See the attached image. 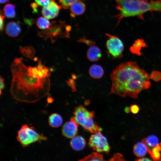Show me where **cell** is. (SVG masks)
<instances>
[{"instance_id":"cell-1","label":"cell","mask_w":161,"mask_h":161,"mask_svg":"<svg viewBox=\"0 0 161 161\" xmlns=\"http://www.w3.org/2000/svg\"><path fill=\"white\" fill-rule=\"evenodd\" d=\"M28 68L22 61L18 63L13 61L12 63L10 92L17 100L33 103L48 94L50 89V80L49 77L40 79L30 75Z\"/></svg>"},{"instance_id":"cell-2","label":"cell","mask_w":161,"mask_h":161,"mask_svg":"<svg viewBox=\"0 0 161 161\" xmlns=\"http://www.w3.org/2000/svg\"><path fill=\"white\" fill-rule=\"evenodd\" d=\"M112 81L110 94L137 98L143 90L149 88L150 77L136 63L128 61L120 64L110 75Z\"/></svg>"},{"instance_id":"cell-3","label":"cell","mask_w":161,"mask_h":161,"mask_svg":"<svg viewBox=\"0 0 161 161\" xmlns=\"http://www.w3.org/2000/svg\"><path fill=\"white\" fill-rule=\"evenodd\" d=\"M116 8L119 13L115 16L118 18V25L126 17L137 16L144 19L143 15L148 11H160L161 4L160 0H115Z\"/></svg>"},{"instance_id":"cell-4","label":"cell","mask_w":161,"mask_h":161,"mask_svg":"<svg viewBox=\"0 0 161 161\" xmlns=\"http://www.w3.org/2000/svg\"><path fill=\"white\" fill-rule=\"evenodd\" d=\"M94 114L93 111H89L80 106L75 109L72 117L85 129L94 134L101 131V128L94 120Z\"/></svg>"},{"instance_id":"cell-5","label":"cell","mask_w":161,"mask_h":161,"mask_svg":"<svg viewBox=\"0 0 161 161\" xmlns=\"http://www.w3.org/2000/svg\"><path fill=\"white\" fill-rule=\"evenodd\" d=\"M70 29L71 27L66 25L64 22L53 21L48 28L39 32L38 35L45 40L50 38L53 43L58 38H69Z\"/></svg>"},{"instance_id":"cell-6","label":"cell","mask_w":161,"mask_h":161,"mask_svg":"<svg viewBox=\"0 0 161 161\" xmlns=\"http://www.w3.org/2000/svg\"><path fill=\"white\" fill-rule=\"evenodd\" d=\"M47 139V137L36 132L34 127L27 124L22 125L17 132V140L24 148Z\"/></svg>"},{"instance_id":"cell-7","label":"cell","mask_w":161,"mask_h":161,"mask_svg":"<svg viewBox=\"0 0 161 161\" xmlns=\"http://www.w3.org/2000/svg\"><path fill=\"white\" fill-rule=\"evenodd\" d=\"M106 35L108 37L106 44L108 54L113 58H121L124 49L122 41L117 36L108 33Z\"/></svg>"},{"instance_id":"cell-8","label":"cell","mask_w":161,"mask_h":161,"mask_svg":"<svg viewBox=\"0 0 161 161\" xmlns=\"http://www.w3.org/2000/svg\"><path fill=\"white\" fill-rule=\"evenodd\" d=\"M89 145L94 151L98 152L109 154L110 148L107 139L99 131L94 133L90 137Z\"/></svg>"},{"instance_id":"cell-9","label":"cell","mask_w":161,"mask_h":161,"mask_svg":"<svg viewBox=\"0 0 161 161\" xmlns=\"http://www.w3.org/2000/svg\"><path fill=\"white\" fill-rule=\"evenodd\" d=\"M61 8V6L58 4L55 0H51L48 4L43 6L41 13L44 17L48 19H53L58 15Z\"/></svg>"},{"instance_id":"cell-10","label":"cell","mask_w":161,"mask_h":161,"mask_svg":"<svg viewBox=\"0 0 161 161\" xmlns=\"http://www.w3.org/2000/svg\"><path fill=\"white\" fill-rule=\"evenodd\" d=\"M78 125L72 117L69 121L66 122L63 126L62 135L68 138H72L74 137L77 133Z\"/></svg>"},{"instance_id":"cell-11","label":"cell","mask_w":161,"mask_h":161,"mask_svg":"<svg viewBox=\"0 0 161 161\" xmlns=\"http://www.w3.org/2000/svg\"><path fill=\"white\" fill-rule=\"evenodd\" d=\"M86 5L82 1H78L73 3L70 6V16L72 17L81 15L86 10Z\"/></svg>"},{"instance_id":"cell-12","label":"cell","mask_w":161,"mask_h":161,"mask_svg":"<svg viewBox=\"0 0 161 161\" xmlns=\"http://www.w3.org/2000/svg\"><path fill=\"white\" fill-rule=\"evenodd\" d=\"M5 30L7 35L11 37L18 36L21 30L20 25L16 22L13 21L8 23L6 26Z\"/></svg>"},{"instance_id":"cell-13","label":"cell","mask_w":161,"mask_h":161,"mask_svg":"<svg viewBox=\"0 0 161 161\" xmlns=\"http://www.w3.org/2000/svg\"><path fill=\"white\" fill-rule=\"evenodd\" d=\"M95 45L90 46L86 54L87 58L89 61L92 62L98 61L101 58L102 55L100 49Z\"/></svg>"},{"instance_id":"cell-14","label":"cell","mask_w":161,"mask_h":161,"mask_svg":"<svg viewBox=\"0 0 161 161\" xmlns=\"http://www.w3.org/2000/svg\"><path fill=\"white\" fill-rule=\"evenodd\" d=\"M86 144L85 139L80 136H75L72 138L70 141L71 147L76 151H80L83 149Z\"/></svg>"},{"instance_id":"cell-15","label":"cell","mask_w":161,"mask_h":161,"mask_svg":"<svg viewBox=\"0 0 161 161\" xmlns=\"http://www.w3.org/2000/svg\"><path fill=\"white\" fill-rule=\"evenodd\" d=\"M147 46L146 43L143 39H138L134 41L129 50L132 53L140 55L141 54V51L142 48Z\"/></svg>"},{"instance_id":"cell-16","label":"cell","mask_w":161,"mask_h":161,"mask_svg":"<svg viewBox=\"0 0 161 161\" xmlns=\"http://www.w3.org/2000/svg\"><path fill=\"white\" fill-rule=\"evenodd\" d=\"M133 152L136 156L138 157H142L148 152V148L143 142H139L134 145Z\"/></svg>"},{"instance_id":"cell-17","label":"cell","mask_w":161,"mask_h":161,"mask_svg":"<svg viewBox=\"0 0 161 161\" xmlns=\"http://www.w3.org/2000/svg\"><path fill=\"white\" fill-rule=\"evenodd\" d=\"M89 73L92 78L96 79H99L103 77L104 74V70L100 66L95 64L90 67Z\"/></svg>"},{"instance_id":"cell-18","label":"cell","mask_w":161,"mask_h":161,"mask_svg":"<svg viewBox=\"0 0 161 161\" xmlns=\"http://www.w3.org/2000/svg\"><path fill=\"white\" fill-rule=\"evenodd\" d=\"M63 119L59 114L54 113L51 114L48 118V123L49 125L54 128H58L63 123Z\"/></svg>"},{"instance_id":"cell-19","label":"cell","mask_w":161,"mask_h":161,"mask_svg":"<svg viewBox=\"0 0 161 161\" xmlns=\"http://www.w3.org/2000/svg\"><path fill=\"white\" fill-rule=\"evenodd\" d=\"M142 141L146 145L149 149H151L159 144L158 138L154 135L150 136L143 139Z\"/></svg>"},{"instance_id":"cell-20","label":"cell","mask_w":161,"mask_h":161,"mask_svg":"<svg viewBox=\"0 0 161 161\" xmlns=\"http://www.w3.org/2000/svg\"><path fill=\"white\" fill-rule=\"evenodd\" d=\"M161 144H159L151 149L148 148V153L154 160H160L161 157Z\"/></svg>"},{"instance_id":"cell-21","label":"cell","mask_w":161,"mask_h":161,"mask_svg":"<svg viewBox=\"0 0 161 161\" xmlns=\"http://www.w3.org/2000/svg\"><path fill=\"white\" fill-rule=\"evenodd\" d=\"M3 10L4 16L7 18H12L16 16L15 6L13 4H6L4 6Z\"/></svg>"},{"instance_id":"cell-22","label":"cell","mask_w":161,"mask_h":161,"mask_svg":"<svg viewBox=\"0 0 161 161\" xmlns=\"http://www.w3.org/2000/svg\"><path fill=\"white\" fill-rule=\"evenodd\" d=\"M19 50L24 56L30 59L32 58L35 52L34 48L31 46L21 47Z\"/></svg>"},{"instance_id":"cell-23","label":"cell","mask_w":161,"mask_h":161,"mask_svg":"<svg viewBox=\"0 0 161 161\" xmlns=\"http://www.w3.org/2000/svg\"><path fill=\"white\" fill-rule=\"evenodd\" d=\"M51 23L47 18L43 17H39L37 20L36 25L40 29L46 30L50 26Z\"/></svg>"},{"instance_id":"cell-24","label":"cell","mask_w":161,"mask_h":161,"mask_svg":"<svg viewBox=\"0 0 161 161\" xmlns=\"http://www.w3.org/2000/svg\"><path fill=\"white\" fill-rule=\"evenodd\" d=\"M103 156L97 152H93L85 157L80 160L81 161H103Z\"/></svg>"},{"instance_id":"cell-25","label":"cell","mask_w":161,"mask_h":161,"mask_svg":"<svg viewBox=\"0 0 161 161\" xmlns=\"http://www.w3.org/2000/svg\"><path fill=\"white\" fill-rule=\"evenodd\" d=\"M86 0H58L61 7L64 9H68L74 2L78 1Z\"/></svg>"},{"instance_id":"cell-26","label":"cell","mask_w":161,"mask_h":161,"mask_svg":"<svg viewBox=\"0 0 161 161\" xmlns=\"http://www.w3.org/2000/svg\"><path fill=\"white\" fill-rule=\"evenodd\" d=\"M150 78L156 81H159L161 80V73L158 71H154L151 73Z\"/></svg>"},{"instance_id":"cell-27","label":"cell","mask_w":161,"mask_h":161,"mask_svg":"<svg viewBox=\"0 0 161 161\" xmlns=\"http://www.w3.org/2000/svg\"><path fill=\"white\" fill-rule=\"evenodd\" d=\"M38 69L37 67H32L29 66L28 68V71L30 75L33 76L35 78H37Z\"/></svg>"},{"instance_id":"cell-28","label":"cell","mask_w":161,"mask_h":161,"mask_svg":"<svg viewBox=\"0 0 161 161\" xmlns=\"http://www.w3.org/2000/svg\"><path fill=\"white\" fill-rule=\"evenodd\" d=\"M78 42L85 43L89 46L95 44V42L93 41L92 40L87 39L84 37L80 38L78 41Z\"/></svg>"},{"instance_id":"cell-29","label":"cell","mask_w":161,"mask_h":161,"mask_svg":"<svg viewBox=\"0 0 161 161\" xmlns=\"http://www.w3.org/2000/svg\"><path fill=\"white\" fill-rule=\"evenodd\" d=\"M41 70L43 74L44 78L49 77L50 76V71L49 68L44 66L43 68Z\"/></svg>"},{"instance_id":"cell-30","label":"cell","mask_w":161,"mask_h":161,"mask_svg":"<svg viewBox=\"0 0 161 161\" xmlns=\"http://www.w3.org/2000/svg\"><path fill=\"white\" fill-rule=\"evenodd\" d=\"M130 108L131 111L133 114H137L138 113L140 109L139 106L136 104L131 105Z\"/></svg>"},{"instance_id":"cell-31","label":"cell","mask_w":161,"mask_h":161,"mask_svg":"<svg viewBox=\"0 0 161 161\" xmlns=\"http://www.w3.org/2000/svg\"><path fill=\"white\" fill-rule=\"evenodd\" d=\"M51 0H35L36 3L39 5L45 6L48 4Z\"/></svg>"},{"instance_id":"cell-32","label":"cell","mask_w":161,"mask_h":161,"mask_svg":"<svg viewBox=\"0 0 161 161\" xmlns=\"http://www.w3.org/2000/svg\"><path fill=\"white\" fill-rule=\"evenodd\" d=\"M0 95L2 94V91L5 87V81L4 79L1 75L0 77Z\"/></svg>"},{"instance_id":"cell-33","label":"cell","mask_w":161,"mask_h":161,"mask_svg":"<svg viewBox=\"0 0 161 161\" xmlns=\"http://www.w3.org/2000/svg\"><path fill=\"white\" fill-rule=\"evenodd\" d=\"M4 16L2 13L1 10L0 12V30H3L4 28Z\"/></svg>"},{"instance_id":"cell-34","label":"cell","mask_w":161,"mask_h":161,"mask_svg":"<svg viewBox=\"0 0 161 161\" xmlns=\"http://www.w3.org/2000/svg\"><path fill=\"white\" fill-rule=\"evenodd\" d=\"M38 4L35 3H33L31 4V6L33 10V12L37 13V8L38 7Z\"/></svg>"},{"instance_id":"cell-35","label":"cell","mask_w":161,"mask_h":161,"mask_svg":"<svg viewBox=\"0 0 161 161\" xmlns=\"http://www.w3.org/2000/svg\"><path fill=\"white\" fill-rule=\"evenodd\" d=\"M112 159H118V160H124L123 159V156H122V155L120 154H117L114 156L112 158Z\"/></svg>"},{"instance_id":"cell-36","label":"cell","mask_w":161,"mask_h":161,"mask_svg":"<svg viewBox=\"0 0 161 161\" xmlns=\"http://www.w3.org/2000/svg\"><path fill=\"white\" fill-rule=\"evenodd\" d=\"M37 77L38 78L40 79L44 78L43 74L40 69H38Z\"/></svg>"},{"instance_id":"cell-37","label":"cell","mask_w":161,"mask_h":161,"mask_svg":"<svg viewBox=\"0 0 161 161\" xmlns=\"http://www.w3.org/2000/svg\"><path fill=\"white\" fill-rule=\"evenodd\" d=\"M44 66V65L42 64L41 59L38 61L37 68L38 69L41 70L43 68Z\"/></svg>"},{"instance_id":"cell-38","label":"cell","mask_w":161,"mask_h":161,"mask_svg":"<svg viewBox=\"0 0 161 161\" xmlns=\"http://www.w3.org/2000/svg\"><path fill=\"white\" fill-rule=\"evenodd\" d=\"M136 160L137 161H151L152 160L149 158L147 157H143L141 158H139V159H137Z\"/></svg>"},{"instance_id":"cell-39","label":"cell","mask_w":161,"mask_h":161,"mask_svg":"<svg viewBox=\"0 0 161 161\" xmlns=\"http://www.w3.org/2000/svg\"><path fill=\"white\" fill-rule=\"evenodd\" d=\"M47 101L49 103H51L53 101V98L50 97H47Z\"/></svg>"},{"instance_id":"cell-40","label":"cell","mask_w":161,"mask_h":161,"mask_svg":"<svg viewBox=\"0 0 161 161\" xmlns=\"http://www.w3.org/2000/svg\"><path fill=\"white\" fill-rule=\"evenodd\" d=\"M125 110L127 113H129L130 112V111H131L130 108L129 109L128 107H126L125 108Z\"/></svg>"},{"instance_id":"cell-41","label":"cell","mask_w":161,"mask_h":161,"mask_svg":"<svg viewBox=\"0 0 161 161\" xmlns=\"http://www.w3.org/2000/svg\"><path fill=\"white\" fill-rule=\"evenodd\" d=\"M9 0H0V2L1 4H3L5 3L7 1H8Z\"/></svg>"},{"instance_id":"cell-42","label":"cell","mask_w":161,"mask_h":161,"mask_svg":"<svg viewBox=\"0 0 161 161\" xmlns=\"http://www.w3.org/2000/svg\"><path fill=\"white\" fill-rule=\"evenodd\" d=\"M33 59L34 61H36L38 60V58L36 57H35Z\"/></svg>"},{"instance_id":"cell-43","label":"cell","mask_w":161,"mask_h":161,"mask_svg":"<svg viewBox=\"0 0 161 161\" xmlns=\"http://www.w3.org/2000/svg\"><path fill=\"white\" fill-rule=\"evenodd\" d=\"M159 160L161 161V157L160 158V160Z\"/></svg>"},{"instance_id":"cell-44","label":"cell","mask_w":161,"mask_h":161,"mask_svg":"<svg viewBox=\"0 0 161 161\" xmlns=\"http://www.w3.org/2000/svg\"><path fill=\"white\" fill-rule=\"evenodd\" d=\"M160 143L161 144V143Z\"/></svg>"}]
</instances>
